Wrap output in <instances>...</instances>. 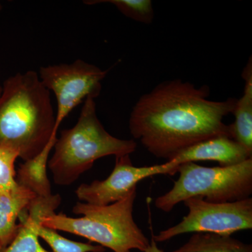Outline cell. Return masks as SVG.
I'll use <instances>...</instances> for the list:
<instances>
[{"label":"cell","instance_id":"cell-1","mask_svg":"<svg viewBox=\"0 0 252 252\" xmlns=\"http://www.w3.org/2000/svg\"><path fill=\"white\" fill-rule=\"evenodd\" d=\"M210 92L207 86L180 79L160 83L132 108L131 135L154 157L167 160L204 140L230 137L223 119L233 113L237 99L210 100Z\"/></svg>","mask_w":252,"mask_h":252},{"label":"cell","instance_id":"cell-2","mask_svg":"<svg viewBox=\"0 0 252 252\" xmlns=\"http://www.w3.org/2000/svg\"><path fill=\"white\" fill-rule=\"evenodd\" d=\"M56 114L50 91L34 71L4 81L0 94V146L15 149L24 161L35 157L52 138Z\"/></svg>","mask_w":252,"mask_h":252},{"label":"cell","instance_id":"cell-3","mask_svg":"<svg viewBox=\"0 0 252 252\" xmlns=\"http://www.w3.org/2000/svg\"><path fill=\"white\" fill-rule=\"evenodd\" d=\"M94 99H86L76 125L56 139L48 162L56 185H72L101 158L130 155L137 148L135 141L121 140L105 130L97 117Z\"/></svg>","mask_w":252,"mask_h":252},{"label":"cell","instance_id":"cell-4","mask_svg":"<svg viewBox=\"0 0 252 252\" xmlns=\"http://www.w3.org/2000/svg\"><path fill=\"white\" fill-rule=\"evenodd\" d=\"M137 189L126 198L108 205L76 203L73 213L79 218L54 213L43 217L41 225L58 231L67 232L98 243L114 252H144L150 243L134 220L133 206Z\"/></svg>","mask_w":252,"mask_h":252},{"label":"cell","instance_id":"cell-5","mask_svg":"<svg viewBox=\"0 0 252 252\" xmlns=\"http://www.w3.org/2000/svg\"><path fill=\"white\" fill-rule=\"evenodd\" d=\"M180 177L173 188L156 199L155 205L165 212L187 199L199 198L210 203L238 201L252 193V158L238 165L207 167L195 162L179 165Z\"/></svg>","mask_w":252,"mask_h":252},{"label":"cell","instance_id":"cell-6","mask_svg":"<svg viewBox=\"0 0 252 252\" xmlns=\"http://www.w3.org/2000/svg\"><path fill=\"white\" fill-rule=\"evenodd\" d=\"M189 213L178 224L154 235V241H167L189 233H212L231 235L252 228V198L230 203H214L192 198L183 202Z\"/></svg>","mask_w":252,"mask_h":252},{"label":"cell","instance_id":"cell-7","mask_svg":"<svg viewBox=\"0 0 252 252\" xmlns=\"http://www.w3.org/2000/svg\"><path fill=\"white\" fill-rule=\"evenodd\" d=\"M108 70L78 59L72 63L41 67L39 79L57 102L55 132L73 109L89 97L96 98L100 93L101 82Z\"/></svg>","mask_w":252,"mask_h":252},{"label":"cell","instance_id":"cell-8","mask_svg":"<svg viewBox=\"0 0 252 252\" xmlns=\"http://www.w3.org/2000/svg\"><path fill=\"white\" fill-rule=\"evenodd\" d=\"M177 167L167 161L153 166L135 167L130 155L116 157V163L111 175L103 181L82 184L76 190L81 201L94 205H108L126 198L141 180L157 175H175Z\"/></svg>","mask_w":252,"mask_h":252},{"label":"cell","instance_id":"cell-9","mask_svg":"<svg viewBox=\"0 0 252 252\" xmlns=\"http://www.w3.org/2000/svg\"><path fill=\"white\" fill-rule=\"evenodd\" d=\"M252 154L238 142L227 136H219L204 140L184 149L167 161L178 167L186 162L217 161L220 167L232 166L241 163Z\"/></svg>","mask_w":252,"mask_h":252},{"label":"cell","instance_id":"cell-10","mask_svg":"<svg viewBox=\"0 0 252 252\" xmlns=\"http://www.w3.org/2000/svg\"><path fill=\"white\" fill-rule=\"evenodd\" d=\"M61 203L59 194L49 198H34L26 209V217L19 223L17 234L0 252H50L41 246L38 229L43 217L55 213Z\"/></svg>","mask_w":252,"mask_h":252},{"label":"cell","instance_id":"cell-11","mask_svg":"<svg viewBox=\"0 0 252 252\" xmlns=\"http://www.w3.org/2000/svg\"><path fill=\"white\" fill-rule=\"evenodd\" d=\"M36 198L31 190L18 185L6 193H0V243L3 249L17 234L18 218Z\"/></svg>","mask_w":252,"mask_h":252},{"label":"cell","instance_id":"cell-12","mask_svg":"<svg viewBox=\"0 0 252 252\" xmlns=\"http://www.w3.org/2000/svg\"><path fill=\"white\" fill-rule=\"evenodd\" d=\"M56 139L57 135L53 136L40 153L21 164L16 175L18 185L31 190L38 198H49L53 195L47 175V164Z\"/></svg>","mask_w":252,"mask_h":252},{"label":"cell","instance_id":"cell-13","mask_svg":"<svg viewBox=\"0 0 252 252\" xmlns=\"http://www.w3.org/2000/svg\"><path fill=\"white\" fill-rule=\"evenodd\" d=\"M245 89L243 96L237 99L233 114L235 122L229 126L230 137L243 145L252 154V63L249 60L244 69Z\"/></svg>","mask_w":252,"mask_h":252},{"label":"cell","instance_id":"cell-14","mask_svg":"<svg viewBox=\"0 0 252 252\" xmlns=\"http://www.w3.org/2000/svg\"><path fill=\"white\" fill-rule=\"evenodd\" d=\"M172 252H252V245L228 235L195 233L187 243Z\"/></svg>","mask_w":252,"mask_h":252},{"label":"cell","instance_id":"cell-15","mask_svg":"<svg viewBox=\"0 0 252 252\" xmlns=\"http://www.w3.org/2000/svg\"><path fill=\"white\" fill-rule=\"evenodd\" d=\"M99 3H109L114 5L124 16L138 22L150 24L154 20V9L150 0H95L84 1V4L89 5Z\"/></svg>","mask_w":252,"mask_h":252},{"label":"cell","instance_id":"cell-16","mask_svg":"<svg viewBox=\"0 0 252 252\" xmlns=\"http://www.w3.org/2000/svg\"><path fill=\"white\" fill-rule=\"evenodd\" d=\"M39 238L42 239L52 249L53 252H104L100 245L72 241L59 234L56 230L40 225L38 229Z\"/></svg>","mask_w":252,"mask_h":252},{"label":"cell","instance_id":"cell-17","mask_svg":"<svg viewBox=\"0 0 252 252\" xmlns=\"http://www.w3.org/2000/svg\"><path fill=\"white\" fill-rule=\"evenodd\" d=\"M19 154L15 149L0 146V193H6L18 186L15 162Z\"/></svg>","mask_w":252,"mask_h":252},{"label":"cell","instance_id":"cell-18","mask_svg":"<svg viewBox=\"0 0 252 252\" xmlns=\"http://www.w3.org/2000/svg\"><path fill=\"white\" fill-rule=\"evenodd\" d=\"M144 252H163V251L158 248L157 243H156L154 239L152 238L150 245H149L148 248H147Z\"/></svg>","mask_w":252,"mask_h":252},{"label":"cell","instance_id":"cell-19","mask_svg":"<svg viewBox=\"0 0 252 252\" xmlns=\"http://www.w3.org/2000/svg\"><path fill=\"white\" fill-rule=\"evenodd\" d=\"M2 246H1V243H0V251H1V250H2Z\"/></svg>","mask_w":252,"mask_h":252},{"label":"cell","instance_id":"cell-20","mask_svg":"<svg viewBox=\"0 0 252 252\" xmlns=\"http://www.w3.org/2000/svg\"><path fill=\"white\" fill-rule=\"evenodd\" d=\"M1 86H0V94H1Z\"/></svg>","mask_w":252,"mask_h":252},{"label":"cell","instance_id":"cell-21","mask_svg":"<svg viewBox=\"0 0 252 252\" xmlns=\"http://www.w3.org/2000/svg\"><path fill=\"white\" fill-rule=\"evenodd\" d=\"M1 9V2H0V10Z\"/></svg>","mask_w":252,"mask_h":252}]
</instances>
